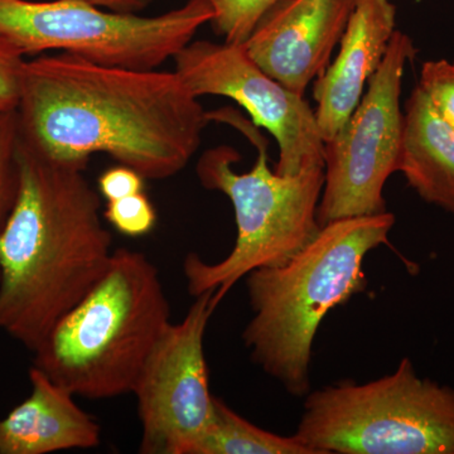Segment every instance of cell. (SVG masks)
I'll list each match as a JSON object with an SVG mask.
<instances>
[{"label":"cell","mask_w":454,"mask_h":454,"mask_svg":"<svg viewBox=\"0 0 454 454\" xmlns=\"http://www.w3.org/2000/svg\"><path fill=\"white\" fill-rule=\"evenodd\" d=\"M31 394L0 418V454H49L90 450L101 427L77 404L70 390L38 367L29 369Z\"/></svg>","instance_id":"cell-13"},{"label":"cell","mask_w":454,"mask_h":454,"mask_svg":"<svg viewBox=\"0 0 454 454\" xmlns=\"http://www.w3.org/2000/svg\"><path fill=\"white\" fill-rule=\"evenodd\" d=\"M20 140L16 112L0 115V231L5 221L18 190L17 148Z\"/></svg>","instance_id":"cell-17"},{"label":"cell","mask_w":454,"mask_h":454,"mask_svg":"<svg viewBox=\"0 0 454 454\" xmlns=\"http://www.w3.org/2000/svg\"><path fill=\"white\" fill-rule=\"evenodd\" d=\"M413 41L395 31L369 89L342 129L325 143V184L317 219L322 225L387 211L384 187L397 172L404 113L400 107Z\"/></svg>","instance_id":"cell-8"},{"label":"cell","mask_w":454,"mask_h":454,"mask_svg":"<svg viewBox=\"0 0 454 454\" xmlns=\"http://www.w3.org/2000/svg\"><path fill=\"white\" fill-rule=\"evenodd\" d=\"M215 32L229 43H245L259 20L279 0H206Z\"/></svg>","instance_id":"cell-16"},{"label":"cell","mask_w":454,"mask_h":454,"mask_svg":"<svg viewBox=\"0 0 454 454\" xmlns=\"http://www.w3.org/2000/svg\"><path fill=\"white\" fill-rule=\"evenodd\" d=\"M193 454H315L297 438L259 428L214 396L210 426Z\"/></svg>","instance_id":"cell-15"},{"label":"cell","mask_w":454,"mask_h":454,"mask_svg":"<svg viewBox=\"0 0 454 454\" xmlns=\"http://www.w3.org/2000/svg\"><path fill=\"white\" fill-rule=\"evenodd\" d=\"M25 55L0 35V115L16 112L22 90Z\"/></svg>","instance_id":"cell-20"},{"label":"cell","mask_w":454,"mask_h":454,"mask_svg":"<svg viewBox=\"0 0 454 454\" xmlns=\"http://www.w3.org/2000/svg\"><path fill=\"white\" fill-rule=\"evenodd\" d=\"M20 139L50 160L106 154L145 179L186 168L210 121L176 71L95 64L59 52L26 61Z\"/></svg>","instance_id":"cell-1"},{"label":"cell","mask_w":454,"mask_h":454,"mask_svg":"<svg viewBox=\"0 0 454 454\" xmlns=\"http://www.w3.org/2000/svg\"><path fill=\"white\" fill-rule=\"evenodd\" d=\"M176 73L196 98H231L277 140L280 176L325 168V140L309 101L265 74L244 43L191 41L175 56Z\"/></svg>","instance_id":"cell-10"},{"label":"cell","mask_w":454,"mask_h":454,"mask_svg":"<svg viewBox=\"0 0 454 454\" xmlns=\"http://www.w3.org/2000/svg\"><path fill=\"white\" fill-rule=\"evenodd\" d=\"M397 172L424 202L454 215V129L418 86L405 104Z\"/></svg>","instance_id":"cell-14"},{"label":"cell","mask_w":454,"mask_h":454,"mask_svg":"<svg viewBox=\"0 0 454 454\" xmlns=\"http://www.w3.org/2000/svg\"><path fill=\"white\" fill-rule=\"evenodd\" d=\"M394 225L395 216L387 211L333 221L288 262L245 277L253 312L243 333L245 348L286 393H309L319 325L328 312L366 291L364 262L387 243Z\"/></svg>","instance_id":"cell-3"},{"label":"cell","mask_w":454,"mask_h":454,"mask_svg":"<svg viewBox=\"0 0 454 454\" xmlns=\"http://www.w3.org/2000/svg\"><path fill=\"white\" fill-rule=\"evenodd\" d=\"M169 325V301L157 267L145 254L121 247L97 286L33 352V366L74 396L106 400L133 394Z\"/></svg>","instance_id":"cell-4"},{"label":"cell","mask_w":454,"mask_h":454,"mask_svg":"<svg viewBox=\"0 0 454 454\" xmlns=\"http://www.w3.org/2000/svg\"><path fill=\"white\" fill-rule=\"evenodd\" d=\"M395 25L396 7L391 0H355L339 55L315 80L316 119L325 143L356 109L364 88L387 53Z\"/></svg>","instance_id":"cell-12"},{"label":"cell","mask_w":454,"mask_h":454,"mask_svg":"<svg viewBox=\"0 0 454 454\" xmlns=\"http://www.w3.org/2000/svg\"><path fill=\"white\" fill-rule=\"evenodd\" d=\"M95 7L116 12V13L139 14L148 8L154 0H82Z\"/></svg>","instance_id":"cell-22"},{"label":"cell","mask_w":454,"mask_h":454,"mask_svg":"<svg viewBox=\"0 0 454 454\" xmlns=\"http://www.w3.org/2000/svg\"><path fill=\"white\" fill-rule=\"evenodd\" d=\"M145 181L140 173L130 167L119 166L106 169L98 177V193L107 201H115L137 193L145 192Z\"/></svg>","instance_id":"cell-21"},{"label":"cell","mask_w":454,"mask_h":454,"mask_svg":"<svg viewBox=\"0 0 454 454\" xmlns=\"http://www.w3.org/2000/svg\"><path fill=\"white\" fill-rule=\"evenodd\" d=\"M103 216L116 231L128 238L148 235L157 223L153 203L145 192L107 201Z\"/></svg>","instance_id":"cell-18"},{"label":"cell","mask_w":454,"mask_h":454,"mask_svg":"<svg viewBox=\"0 0 454 454\" xmlns=\"http://www.w3.org/2000/svg\"><path fill=\"white\" fill-rule=\"evenodd\" d=\"M211 119L235 124L258 148V160L249 172L239 173L240 153L230 145L207 149L196 166L197 178L206 190L219 191L235 212L236 241L226 258L205 262L188 254L184 262L188 293L193 298L215 291L220 301L250 271L278 267L316 238L317 219L325 184V168L317 167L300 175L280 176L268 164L267 142L256 130L241 124L231 113H208Z\"/></svg>","instance_id":"cell-5"},{"label":"cell","mask_w":454,"mask_h":454,"mask_svg":"<svg viewBox=\"0 0 454 454\" xmlns=\"http://www.w3.org/2000/svg\"><path fill=\"white\" fill-rule=\"evenodd\" d=\"M418 88L435 113L454 129V64L447 59L427 61L420 70Z\"/></svg>","instance_id":"cell-19"},{"label":"cell","mask_w":454,"mask_h":454,"mask_svg":"<svg viewBox=\"0 0 454 454\" xmlns=\"http://www.w3.org/2000/svg\"><path fill=\"white\" fill-rule=\"evenodd\" d=\"M304 397L294 437L315 454H454V389L422 378L409 357L390 375Z\"/></svg>","instance_id":"cell-6"},{"label":"cell","mask_w":454,"mask_h":454,"mask_svg":"<svg viewBox=\"0 0 454 454\" xmlns=\"http://www.w3.org/2000/svg\"><path fill=\"white\" fill-rule=\"evenodd\" d=\"M18 190L0 231V331L35 352L109 268L113 238L88 164L18 140Z\"/></svg>","instance_id":"cell-2"},{"label":"cell","mask_w":454,"mask_h":454,"mask_svg":"<svg viewBox=\"0 0 454 454\" xmlns=\"http://www.w3.org/2000/svg\"><path fill=\"white\" fill-rule=\"evenodd\" d=\"M219 304L215 291L197 295L184 318L170 322L146 358L133 390L142 424L140 453L193 454L210 426L215 395L203 342Z\"/></svg>","instance_id":"cell-9"},{"label":"cell","mask_w":454,"mask_h":454,"mask_svg":"<svg viewBox=\"0 0 454 454\" xmlns=\"http://www.w3.org/2000/svg\"><path fill=\"white\" fill-rule=\"evenodd\" d=\"M355 0H279L259 20L244 47L284 88L304 97L330 65Z\"/></svg>","instance_id":"cell-11"},{"label":"cell","mask_w":454,"mask_h":454,"mask_svg":"<svg viewBox=\"0 0 454 454\" xmlns=\"http://www.w3.org/2000/svg\"><path fill=\"white\" fill-rule=\"evenodd\" d=\"M206 0L154 17L116 13L82 0H0V35L23 55L70 53L95 64L155 70L210 23Z\"/></svg>","instance_id":"cell-7"}]
</instances>
